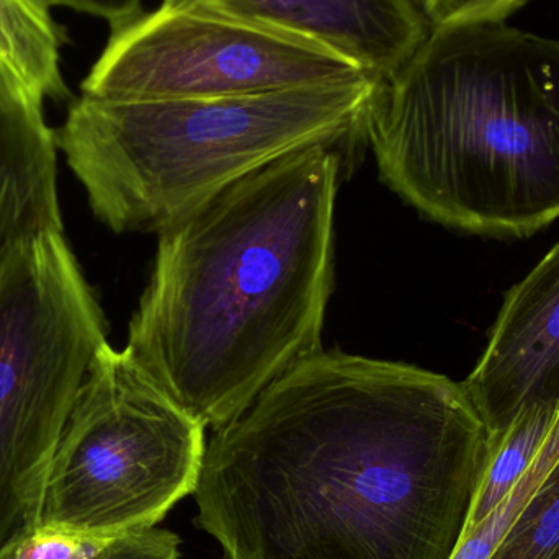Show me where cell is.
<instances>
[{
  "label": "cell",
  "instance_id": "15",
  "mask_svg": "<svg viewBox=\"0 0 559 559\" xmlns=\"http://www.w3.org/2000/svg\"><path fill=\"white\" fill-rule=\"evenodd\" d=\"M531 0H416L430 28L506 23Z\"/></svg>",
  "mask_w": 559,
  "mask_h": 559
},
{
  "label": "cell",
  "instance_id": "11",
  "mask_svg": "<svg viewBox=\"0 0 559 559\" xmlns=\"http://www.w3.org/2000/svg\"><path fill=\"white\" fill-rule=\"evenodd\" d=\"M66 33L41 0H0V59L36 100L69 97L59 71Z\"/></svg>",
  "mask_w": 559,
  "mask_h": 559
},
{
  "label": "cell",
  "instance_id": "18",
  "mask_svg": "<svg viewBox=\"0 0 559 559\" xmlns=\"http://www.w3.org/2000/svg\"><path fill=\"white\" fill-rule=\"evenodd\" d=\"M46 7H69L78 12L107 20L111 29L124 25L143 12V0H41Z\"/></svg>",
  "mask_w": 559,
  "mask_h": 559
},
{
  "label": "cell",
  "instance_id": "13",
  "mask_svg": "<svg viewBox=\"0 0 559 559\" xmlns=\"http://www.w3.org/2000/svg\"><path fill=\"white\" fill-rule=\"evenodd\" d=\"M559 462V411L554 426L521 481L506 496L504 501L472 532L460 537L450 559H489L502 538L544 488Z\"/></svg>",
  "mask_w": 559,
  "mask_h": 559
},
{
  "label": "cell",
  "instance_id": "16",
  "mask_svg": "<svg viewBox=\"0 0 559 559\" xmlns=\"http://www.w3.org/2000/svg\"><path fill=\"white\" fill-rule=\"evenodd\" d=\"M111 540L38 527L13 547L15 559H94Z\"/></svg>",
  "mask_w": 559,
  "mask_h": 559
},
{
  "label": "cell",
  "instance_id": "7",
  "mask_svg": "<svg viewBox=\"0 0 559 559\" xmlns=\"http://www.w3.org/2000/svg\"><path fill=\"white\" fill-rule=\"evenodd\" d=\"M367 78L374 75L305 36L202 3H160L111 29L82 95L114 102L248 97Z\"/></svg>",
  "mask_w": 559,
  "mask_h": 559
},
{
  "label": "cell",
  "instance_id": "17",
  "mask_svg": "<svg viewBox=\"0 0 559 559\" xmlns=\"http://www.w3.org/2000/svg\"><path fill=\"white\" fill-rule=\"evenodd\" d=\"M180 540L163 528H147L108 542L94 559H179Z\"/></svg>",
  "mask_w": 559,
  "mask_h": 559
},
{
  "label": "cell",
  "instance_id": "4",
  "mask_svg": "<svg viewBox=\"0 0 559 559\" xmlns=\"http://www.w3.org/2000/svg\"><path fill=\"white\" fill-rule=\"evenodd\" d=\"M383 79L223 98L82 95L55 131L95 216L115 233H160L239 180L312 146L367 138Z\"/></svg>",
  "mask_w": 559,
  "mask_h": 559
},
{
  "label": "cell",
  "instance_id": "12",
  "mask_svg": "<svg viewBox=\"0 0 559 559\" xmlns=\"http://www.w3.org/2000/svg\"><path fill=\"white\" fill-rule=\"evenodd\" d=\"M558 411L555 406L527 407L502 432L492 433L491 450L473 492L462 535L485 521L521 481L540 452Z\"/></svg>",
  "mask_w": 559,
  "mask_h": 559
},
{
  "label": "cell",
  "instance_id": "2",
  "mask_svg": "<svg viewBox=\"0 0 559 559\" xmlns=\"http://www.w3.org/2000/svg\"><path fill=\"white\" fill-rule=\"evenodd\" d=\"M342 151L288 154L157 233L124 350L205 427L322 350Z\"/></svg>",
  "mask_w": 559,
  "mask_h": 559
},
{
  "label": "cell",
  "instance_id": "6",
  "mask_svg": "<svg viewBox=\"0 0 559 559\" xmlns=\"http://www.w3.org/2000/svg\"><path fill=\"white\" fill-rule=\"evenodd\" d=\"M205 429L107 342L52 456L39 527L97 540L156 527L195 492Z\"/></svg>",
  "mask_w": 559,
  "mask_h": 559
},
{
  "label": "cell",
  "instance_id": "3",
  "mask_svg": "<svg viewBox=\"0 0 559 559\" xmlns=\"http://www.w3.org/2000/svg\"><path fill=\"white\" fill-rule=\"evenodd\" d=\"M381 179L430 222L525 239L559 219V39L430 29L367 124Z\"/></svg>",
  "mask_w": 559,
  "mask_h": 559
},
{
  "label": "cell",
  "instance_id": "1",
  "mask_svg": "<svg viewBox=\"0 0 559 559\" xmlns=\"http://www.w3.org/2000/svg\"><path fill=\"white\" fill-rule=\"evenodd\" d=\"M491 443L462 383L321 350L215 430L195 522L225 559H450Z\"/></svg>",
  "mask_w": 559,
  "mask_h": 559
},
{
  "label": "cell",
  "instance_id": "14",
  "mask_svg": "<svg viewBox=\"0 0 559 559\" xmlns=\"http://www.w3.org/2000/svg\"><path fill=\"white\" fill-rule=\"evenodd\" d=\"M489 559H559V462Z\"/></svg>",
  "mask_w": 559,
  "mask_h": 559
},
{
  "label": "cell",
  "instance_id": "19",
  "mask_svg": "<svg viewBox=\"0 0 559 559\" xmlns=\"http://www.w3.org/2000/svg\"><path fill=\"white\" fill-rule=\"evenodd\" d=\"M0 559H15V554H13V547L9 548V550L0 554Z\"/></svg>",
  "mask_w": 559,
  "mask_h": 559
},
{
  "label": "cell",
  "instance_id": "5",
  "mask_svg": "<svg viewBox=\"0 0 559 559\" xmlns=\"http://www.w3.org/2000/svg\"><path fill=\"white\" fill-rule=\"evenodd\" d=\"M104 312L62 231L0 267V554L39 527L52 456L102 345Z\"/></svg>",
  "mask_w": 559,
  "mask_h": 559
},
{
  "label": "cell",
  "instance_id": "9",
  "mask_svg": "<svg viewBox=\"0 0 559 559\" xmlns=\"http://www.w3.org/2000/svg\"><path fill=\"white\" fill-rule=\"evenodd\" d=\"M215 7L321 43L390 79L426 41L430 25L416 0H163Z\"/></svg>",
  "mask_w": 559,
  "mask_h": 559
},
{
  "label": "cell",
  "instance_id": "10",
  "mask_svg": "<svg viewBox=\"0 0 559 559\" xmlns=\"http://www.w3.org/2000/svg\"><path fill=\"white\" fill-rule=\"evenodd\" d=\"M56 150L41 102L0 59V267L29 239L62 231Z\"/></svg>",
  "mask_w": 559,
  "mask_h": 559
},
{
  "label": "cell",
  "instance_id": "8",
  "mask_svg": "<svg viewBox=\"0 0 559 559\" xmlns=\"http://www.w3.org/2000/svg\"><path fill=\"white\" fill-rule=\"evenodd\" d=\"M462 384L491 433L527 407H559V242L506 293L486 350Z\"/></svg>",
  "mask_w": 559,
  "mask_h": 559
}]
</instances>
